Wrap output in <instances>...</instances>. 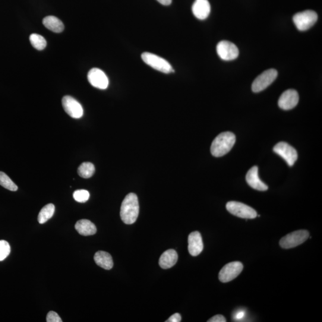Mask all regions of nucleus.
<instances>
[{"mask_svg": "<svg viewBox=\"0 0 322 322\" xmlns=\"http://www.w3.org/2000/svg\"><path fill=\"white\" fill-rule=\"evenodd\" d=\"M74 200L80 203H84L89 200L90 193L86 190H77L73 194Z\"/></svg>", "mask_w": 322, "mask_h": 322, "instance_id": "nucleus-25", "label": "nucleus"}, {"mask_svg": "<svg viewBox=\"0 0 322 322\" xmlns=\"http://www.w3.org/2000/svg\"><path fill=\"white\" fill-rule=\"evenodd\" d=\"M236 136L232 132H223L213 140L211 146V154L215 157L225 155L232 149L235 143Z\"/></svg>", "mask_w": 322, "mask_h": 322, "instance_id": "nucleus-2", "label": "nucleus"}, {"mask_svg": "<svg viewBox=\"0 0 322 322\" xmlns=\"http://www.w3.org/2000/svg\"><path fill=\"white\" fill-rule=\"evenodd\" d=\"M43 24L47 29L55 33H62L64 30V25L62 22L53 16H49L44 18Z\"/></svg>", "mask_w": 322, "mask_h": 322, "instance_id": "nucleus-20", "label": "nucleus"}, {"mask_svg": "<svg viewBox=\"0 0 322 322\" xmlns=\"http://www.w3.org/2000/svg\"><path fill=\"white\" fill-rule=\"evenodd\" d=\"M192 9L196 18L204 20L210 14L211 6L208 0H195Z\"/></svg>", "mask_w": 322, "mask_h": 322, "instance_id": "nucleus-16", "label": "nucleus"}, {"mask_svg": "<svg viewBox=\"0 0 322 322\" xmlns=\"http://www.w3.org/2000/svg\"><path fill=\"white\" fill-rule=\"evenodd\" d=\"M218 55L224 61H233L239 56V50L235 44L228 42L222 41L217 46Z\"/></svg>", "mask_w": 322, "mask_h": 322, "instance_id": "nucleus-10", "label": "nucleus"}, {"mask_svg": "<svg viewBox=\"0 0 322 322\" xmlns=\"http://www.w3.org/2000/svg\"><path fill=\"white\" fill-rule=\"evenodd\" d=\"M246 181L252 188L259 191H266L268 186L261 181L258 176V169L257 166L252 167L246 176Z\"/></svg>", "mask_w": 322, "mask_h": 322, "instance_id": "nucleus-15", "label": "nucleus"}, {"mask_svg": "<svg viewBox=\"0 0 322 322\" xmlns=\"http://www.w3.org/2000/svg\"><path fill=\"white\" fill-rule=\"evenodd\" d=\"M55 211V207L53 204H49L44 206L38 216L40 224H44L51 219Z\"/></svg>", "mask_w": 322, "mask_h": 322, "instance_id": "nucleus-21", "label": "nucleus"}, {"mask_svg": "<svg viewBox=\"0 0 322 322\" xmlns=\"http://www.w3.org/2000/svg\"><path fill=\"white\" fill-rule=\"evenodd\" d=\"M88 80L91 86L99 89L105 90L109 86V79L103 71L93 68L88 72Z\"/></svg>", "mask_w": 322, "mask_h": 322, "instance_id": "nucleus-12", "label": "nucleus"}, {"mask_svg": "<svg viewBox=\"0 0 322 322\" xmlns=\"http://www.w3.org/2000/svg\"><path fill=\"white\" fill-rule=\"evenodd\" d=\"M245 314L244 311H239L235 315V318L237 320L242 319L245 316Z\"/></svg>", "mask_w": 322, "mask_h": 322, "instance_id": "nucleus-30", "label": "nucleus"}, {"mask_svg": "<svg viewBox=\"0 0 322 322\" xmlns=\"http://www.w3.org/2000/svg\"><path fill=\"white\" fill-rule=\"evenodd\" d=\"M273 151L282 157L289 167L293 166L297 160V151L286 142H279L276 144L273 147Z\"/></svg>", "mask_w": 322, "mask_h": 322, "instance_id": "nucleus-9", "label": "nucleus"}, {"mask_svg": "<svg viewBox=\"0 0 322 322\" xmlns=\"http://www.w3.org/2000/svg\"><path fill=\"white\" fill-rule=\"evenodd\" d=\"M94 173H95V167L91 163H83L79 166L78 169L79 176L84 179L91 178Z\"/></svg>", "mask_w": 322, "mask_h": 322, "instance_id": "nucleus-22", "label": "nucleus"}, {"mask_svg": "<svg viewBox=\"0 0 322 322\" xmlns=\"http://www.w3.org/2000/svg\"><path fill=\"white\" fill-rule=\"evenodd\" d=\"M75 227L79 234L83 236L93 235L97 232V228L94 224L86 219L78 221Z\"/></svg>", "mask_w": 322, "mask_h": 322, "instance_id": "nucleus-18", "label": "nucleus"}, {"mask_svg": "<svg viewBox=\"0 0 322 322\" xmlns=\"http://www.w3.org/2000/svg\"><path fill=\"white\" fill-rule=\"evenodd\" d=\"M182 320L181 315L179 313H175L172 315L166 322H180Z\"/></svg>", "mask_w": 322, "mask_h": 322, "instance_id": "nucleus-29", "label": "nucleus"}, {"mask_svg": "<svg viewBox=\"0 0 322 322\" xmlns=\"http://www.w3.org/2000/svg\"><path fill=\"white\" fill-rule=\"evenodd\" d=\"M141 58L145 64L155 69V70L165 74L175 72L171 65L166 59L154 55L153 53L145 52L142 54Z\"/></svg>", "mask_w": 322, "mask_h": 322, "instance_id": "nucleus-3", "label": "nucleus"}, {"mask_svg": "<svg viewBox=\"0 0 322 322\" xmlns=\"http://www.w3.org/2000/svg\"><path fill=\"white\" fill-rule=\"evenodd\" d=\"M46 321L47 322H62L61 318L57 312L51 311L47 314Z\"/></svg>", "mask_w": 322, "mask_h": 322, "instance_id": "nucleus-27", "label": "nucleus"}, {"mask_svg": "<svg viewBox=\"0 0 322 322\" xmlns=\"http://www.w3.org/2000/svg\"><path fill=\"white\" fill-rule=\"evenodd\" d=\"M204 244L201 233L194 232L189 235L188 250L193 257H197L203 251Z\"/></svg>", "mask_w": 322, "mask_h": 322, "instance_id": "nucleus-14", "label": "nucleus"}, {"mask_svg": "<svg viewBox=\"0 0 322 322\" xmlns=\"http://www.w3.org/2000/svg\"><path fill=\"white\" fill-rule=\"evenodd\" d=\"M310 233L307 230H300L289 233L280 239L279 244L284 249L297 247L307 241Z\"/></svg>", "mask_w": 322, "mask_h": 322, "instance_id": "nucleus-6", "label": "nucleus"}, {"mask_svg": "<svg viewBox=\"0 0 322 322\" xmlns=\"http://www.w3.org/2000/svg\"><path fill=\"white\" fill-rule=\"evenodd\" d=\"M30 40L31 45L38 50H43L46 47L47 42L46 39L39 34H31Z\"/></svg>", "mask_w": 322, "mask_h": 322, "instance_id": "nucleus-23", "label": "nucleus"}, {"mask_svg": "<svg viewBox=\"0 0 322 322\" xmlns=\"http://www.w3.org/2000/svg\"><path fill=\"white\" fill-rule=\"evenodd\" d=\"M226 319L223 315L217 314L211 317L210 319L208 320V322H226Z\"/></svg>", "mask_w": 322, "mask_h": 322, "instance_id": "nucleus-28", "label": "nucleus"}, {"mask_svg": "<svg viewBox=\"0 0 322 322\" xmlns=\"http://www.w3.org/2000/svg\"><path fill=\"white\" fill-rule=\"evenodd\" d=\"M299 102V95L297 91L289 89L285 91L280 96L278 105L283 110H290L295 107Z\"/></svg>", "mask_w": 322, "mask_h": 322, "instance_id": "nucleus-13", "label": "nucleus"}, {"mask_svg": "<svg viewBox=\"0 0 322 322\" xmlns=\"http://www.w3.org/2000/svg\"><path fill=\"white\" fill-rule=\"evenodd\" d=\"M94 260L98 266L105 270H110L113 267L112 257L108 252L98 251L94 255Z\"/></svg>", "mask_w": 322, "mask_h": 322, "instance_id": "nucleus-19", "label": "nucleus"}, {"mask_svg": "<svg viewBox=\"0 0 322 322\" xmlns=\"http://www.w3.org/2000/svg\"><path fill=\"white\" fill-rule=\"evenodd\" d=\"M178 260V255L174 249H169L161 255L159 264L164 269H168L175 266Z\"/></svg>", "mask_w": 322, "mask_h": 322, "instance_id": "nucleus-17", "label": "nucleus"}, {"mask_svg": "<svg viewBox=\"0 0 322 322\" xmlns=\"http://www.w3.org/2000/svg\"><path fill=\"white\" fill-rule=\"evenodd\" d=\"M62 103L65 111L71 117L78 119L83 116V107L74 98L69 96H64L63 97Z\"/></svg>", "mask_w": 322, "mask_h": 322, "instance_id": "nucleus-11", "label": "nucleus"}, {"mask_svg": "<svg viewBox=\"0 0 322 322\" xmlns=\"http://www.w3.org/2000/svg\"><path fill=\"white\" fill-rule=\"evenodd\" d=\"M277 77V71L274 69L265 71L258 76L252 84V90L254 93L262 91L272 84Z\"/></svg>", "mask_w": 322, "mask_h": 322, "instance_id": "nucleus-7", "label": "nucleus"}, {"mask_svg": "<svg viewBox=\"0 0 322 322\" xmlns=\"http://www.w3.org/2000/svg\"><path fill=\"white\" fill-rule=\"evenodd\" d=\"M139 214V204L137 195L130 193L126 196L123 200L120 216L126 225H132L136 222Z\"/></svg>", "mask_w": 322, "mask_h": 322, "instance_id": "nucleus-1", "label": "nucleus"}, {"mask_svg": "<svg viewBox=\"0 0 322 322\" xmlns=\"http://www.w3.org/2000/svg\"><path fill=\"white\" fill-rule=\"evenodd\" d=\"M226 209L230 214L245 219H253L257 213L253 208L239 202L230 201L226 204Z\"/></svg>", "mask_w": 322, "mask_h": 322, "instance_id": "nucleus-5", "label": "nucleus"}, {"mask_svg": "<svg viewBox=\"0 0 322 322\" xmlns=\"http://www.w3.org/2000/svg\"><path fill=\"white\" fill-rule=\"evenodd\" d=\"M243 268L244 266L241 262L234 261L227 264L220 271L219 280L223 283L229 282L241 274Z\"/></svg>", "mask_w": 322, "mask_h": 322, "instance_id": "nucleus-8", "label": "nucleus"}, {"mask_svg": "<svg viewBox=\"0 0 322 322\" xmlns=\"http://www.w3.org/2000/svg\"><path fill=\"white\" fill-rule=\"evenodd\" d=\"M317 19L316 13L312 11H305L293 16V21L299 31H305L313 26Z\"/></svg>", "mask_w": 322, "mask_h": 322, "instance_id": "nucleus-4", "label": "nucleus"}, {"mask_svg": "<svg viewBox=\"0 0 322 322\" xmlns=\"http://www.w3.org/2000/svg\"><path fill=\"white\" fill-rule=\"evenodd\" d=\"M157 1L164 6H169L172 2V0H157Z\"/></svg>", "mask_w": 322, "mask_h": 322, "instance_id": "nucleus-31", "label": "nucleus"}, {"mask_svg": "<svg viewBox=\"0 0 322 322\" xmlns=\"http://www.w3.org/2000/svg\"><path fill=\"white\" fill-rule=\"evenodd\" d=\"M0 185L8 190L13 192L17 191L18 189L17 185L6 174L2 172H0Z\"/></svg>", "mask_w": 322, "mask_h": 322, "instance_id": "nucleus-24", "label": "nucleus"}, {"mask_svg": "<svg viewBox=\"0 0 322 322\" xmlns=\"http://www.w3.org/2000/svg\"><path fill=\"white\" fill-rule=\"evenodd\" d=\"M11 246L7 241H0V261H2L9 256L11 253Z\"/></svg>", "mask_w": 322, "mask_h": 322, "instance_id": "nucleus-26", "label": "nucleus"}]
</instances>
